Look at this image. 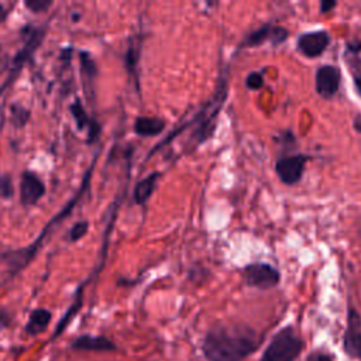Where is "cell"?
Wrapping results in <instances>:
<instances>
[{
	"label": "cell",
	"mask_w": 361,
	"mask_h": 361,
	"mask_svg": "<svg viewBox=\"0 0 361 361\" xmlns=\"http://www.w3.org/2000/svg\"><path fill=\"white\" fill-rule=\"evenodd\" d=\"M289 37V31L281 25H272V24H264L259 28L251 31L244 37L240 47L241 48H250V47H259L264 42H271V45L276 47L282 42H285Z\"/></svg>",
	"instance_id": "cell-4"
},
{
	"label": "cell",
	"mask_w": 361,
	"mask_h": 361,
	"mask_svg": "<svg viewBox=\"0 0 361 361\" xmlns=\"http://www.w3.org/2000/svg\"><path fill=\"white\" fill-rule=\"evenodd\" d=\"M257 333L243 324H219L212 327L202 344L207 361H241L257 350Z\"/></svg>",
	"instance_id": "cell-1"
},
{
	"label": "cell",
	"mask_w": 361,
	"mask_h": 361,
	"mask_svg": "<svg viewBox=\"0 0 361 361\" xmlns=\"http://www.w3.org/2000/svg\"><path fill=\"white\" fill-rule=\"evenodd\" d=\"M354 85H355V89L358 90V93H360V96H361V73L355 75V78H354Z\"/></svg>",
	"instance_id": "cell-23"
},
{
	"label": "cell",
	"mask_w": 361,
	"mask_h": 361,
	"mask_svg": "<svg viewBox=\"0 0 361 361\" xmlns=\"http://www.w3.org/2000/svg\"><path fill=\"white\" fill-rule=\"evenodd\" d=\"M51 316H52L51 312L44 307L34 309L25 324V333L30 336H37L44 333L51 322Z\"/></svg>",
	"instance_id": "cell-11"
},
{
	"label": "cell",
	"mask_w": 361,
	"mask_h": 361,
	"mask_svg": "<svg viewBox=\"0 0 361 361\" xmlns=\"http://www.w3.org/2000/svg\"><path fill=\"white\" fill-rule=\"evenodd\" d=\"M354 128H355V131L358 133V134H361V114H358V116H355V118H354Z\"/></svg>",
	"instance_id": "cell-22"
},
{
	"label": "cell",
	"mask_w": 361,
	"mask_h": 361,
	"mask_svg": "<svg viewBox=\"0 0 361 361\" xmlns=\"http://www.w3.org/2000/svg\"><path fill=\"white\" fill-rule=\"evenodd\" d=\"M336 6H337V1H327V0H324V1L320 3V11L322 13H327L331 8H334Z\"/></svg>",
	"instance_id": "cell-21"
},
{
	"label": "cell",
	"mask_w": 361,
	"mask_h": 361,
	"mask_svg": "<svg viewBox=\"0 0 361 361\" xmlns=\"http://www.w3.org/2000/svg\"><path fill=\"white\" fill-rule=\"evenodd\" d=\"M165 127V123L157 117H138L134 124V130L138 135L149 137L159 134Z\"/></svg>",
	"instance_id": "cell-12"
},
{
	"label": "cell",
	"mask_w": 361,
	"mask_h": 361,
	"mask_svg": "<svg viewBox=\"0 0 361 361\" xmlns=\"http://www.w3.org/2000/svg\"><path fill=\"white\" fill-rule=\"evenodd\" d=\"M298 49L307 58L322 55L330 44V34L324 30L303 32L298 38Z\"/></svg>",
	"instance_id": "cell-7"
},
{
	"label": "cell",
	"mask_w": 361,
	"mask_h": 361,
	"mask_svg": "<svg viewBox=\"0 0 361 361\" xmlns=\"http://www.w3.org/2000/svg\"><path fill=\"white\" fill-rule=\"evenodd\" d=\"M245 86L251 90H257L261 89L264 86V72L261 71H255L251 72L247 78H245Z\"/></svg>",
	"instance_id": "cell-14"
},
{
	"label": "cell",
	"mask_w": 361,
	"mask_h": 361,
	"mask_svg": "<svg viewBox=\"0 0 361 361\" xmlns=\"http://www.w3.org/2000/svg\"><path fill=\"white\" fill-rule=\"evenodd\" d=\"M0 196L1 197L13 196V183H11V179L6 175L0 176Z\"/></svg>",
	"instance_id": "cell-15"
},
{
	"label": "cell",
	"mask_w": 361,
	"mask_h": 361,
	"mask_svg": "<svg viewBox=\"0 0 361 361\" xmlns=\"http://www.w3.org/2000/svg\"><path fill=\"white\" fill-rule=\"evenodd\" d=\"M71 347L78 351H116L117 345L104 336H90V334H82L76 337Z\"/></svg>",
	"instance_id": "cell-10"
},
{
	"label": "cell",
	"mask_w": 361,
	"mask_h": 361,
	"mask_svg": "<svg viewBox=\"0 0 361 361\" xmlns=\"http://www.w3.org/2000/svg\"><path fill=\"white\" fill-rule=\"evenodd\" d=\"M303 347L302 340L290 329L279 330L262 354L261 361H293Z\"/></svg>",
	"instance_id": "cell-2"
},
{
	"label": "cell",
	"mask_w": 361,
	"mask_h": 361,
	"mask_svg": "<svg viewBox=\"0 0 361 361\" xmlns=\"http://www.w3.org/2000/svg\"><path fill=\"white\" fill-rule=\"evenodd\" d=\"M44 192H45V186L37 175L31 172L23 173L21 182H20V197L24 204L37 203L44 196Z\"/></svg>",
	"instance_id": "cell-9"
},
{
	"label": "cell",
	"mask_w": 361,
	"mask_h": 361,
	"mask_svg": "<svg viewBox=\"0 0 361 361\" xmlns=\"http://www.w3.org/2000/svg\"><path fill=\"white\" fill-rule=\"evenodd\" d=\"M51 4H52V1H49V0H27L25 1V6L28 8H31L32 11H44Z\"/></svg>",
	"instance_id": "cell-18"
},
{
	"label": "cell",
	"mask_w": 361,
	"mask_h": 361,
	"mask_svg": "<svg viewBox=\"0 0 361 361\" xmlns=\"http://www.w3.org/2000/svg\"><path fill=\"white\" fill-rule=\"evenodd\" d=\"M243 278L248 286L258 289H269L278 285L281 274L276 268L265 262L250 264L243 269Z\"/></svg>",
	"instance_id": "cell-3"
},
{
	"label": "cell",
	"mask_w": 361,
	"mask_h": 361,
	"mask_svg": "<svg viewBox=\"0 0 361 361\" xmlns=\"http://www.w3.org/2000/svg\"><path fill=\"white\" fill-rule=\"evenodd\" d=\"M157 178H158V173H152L149 176H147L145 179H142L137 186H135V190H134V199L137 203L142 204L151 195H152V190L155 188V183H157Z\"/></svg>",
	"instance_id": "cell-13"
},
{
	"label": "cell",
	"mask_w": 361,
	"mask_h": 361,
	"mask_svg": "<svg viewBox=\"0 0 361 361\" xmlns=\"http://www.w3.org/2000/svg\"><path fill=\"white\" fill-rule=\"evenodd\" d=\"M341 82V72L334 65H322L314 75L316 92L323 99H331L337 94Z\"/></svg>",
	"instance_id": "cell-6"
},
{
	"label": "cell",
	"mask_w": 361,
	"mask_h": 361,
	"mask_svg": "<svg viewBox=\"0 0 361 361\" xmlns=\"http://www.w3.org/2000/svg\"><path fill=\"white\" fill-rule=\"evenodd\" d=\"M72 111H73V116L76 118V123H78V127L79 128H83L87 126V117L82 109V106L79 103H76L73 107H72Z\"/></svg>",
	"instance_id": "cell-16"
},
{
	"label": "cell",
	"mask_w": 361,
	"mask_h": 361,
	"mask_svg": "<svg viewBox=\"0 0 361 361\" xmlns=\"http://www.w3.org/2000/svg\"><path fill=\"white\" fill-rule=\"evenodd\" d=\"M309 161V157L303 154H295L282 157L275 164V172L279 178V180L285 185H295L300 180L305 165Z\"/></svg>",
	"instance_id": "cell-5"
},
{
	"label": "cell",
	"mask_w": 361,
	"mask_h": 361,
	"mask_svg": "<svg viewBox=\"0 0 361 361\" xmlns=\"http://www.w3.org/2000/svg\"><path fill=\"white\" fill-rule=\"evenodd\" d=\"M344 348L351 357L361 358V316L353 307H348L347 312Z\"/></svg>",
	"instance_id": "cell-8"
},
{
	"label": "cell",
	"mask_w": 361,
	"mask_h": 361,
	"mask_svg": "<svg viewBox=\"0 0 361 361\" xmlns=\"http://www.w3.org/2000/svg\"><path fill=\"white\" fill-rule=\"evenodd\" d=\"M87 231V223L86 221H79L73 226V228L71 230V240L72 241H76L79 240L80 237L85 235V233Z\"/></svg>",
	"instance_id": "cell-17"
},
{
	"label": "cell",
	"mask_w": 361,
	"mask_h": 361,
	"mask_svg": "<svg viewBox=\"0 0 361 361\" xmlns=\"http://www.w3.org/2000/svg\"><path fill=\"white\" fill-rule=\"evenodd\" d=\"M11 323V316L6 309H0V331L7 329Z\"/></svg>",
	"instance_id": "cell-19"
},
{
	"label": "cell",
	"mask_w": 361,
	"mask_h": 361,
	"mask_svg": "<svg viewBox=\"0 0 361 361\" xmlns=\"http://www.w3.org/2000/svg\"><path fill=\"white\" fill-rule=\"evenodd\" d=\"M307 361H331V357L324 353H312Z\"/></svg>",
	"instance_id": "cell-20"
}]
</instances>
